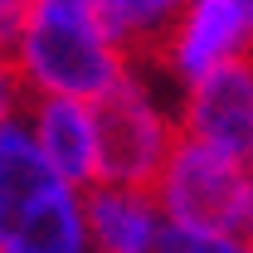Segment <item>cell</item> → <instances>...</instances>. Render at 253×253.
<instances>
[{"mask_svg": "<svg viewBox=\"0 0 253 253\" xmlns=\"http://www.w3.org/2000/svg\"><path fill=\"white\" fill-rule=\"evenodd\" d=\"M10 68L25 97L97 102L126 73V54L107 39L93 0H30Z\"/></svg>", "mask_w": 253, "mask_h": 253, "instance_id": "cell-1", "label": "cell"}, {"mask_svg": "<svg viewBox=\"0 0 253 253\" xmlns=\"http://www.w3.org/2000/svg\"><path fill=\"white\" fill-rule=\"evenodd\" d=\"M0 253H88L83 195L44 166L20 117L0 126Z\"/></svg>", "mask_w": 253, "mask_h": 253, "instance_id": "cell-2", "label": "cell"}, {"mask_svg": "<svg viewBox=\"0 0 253 253\" xmlns=\"http://www.w3.org/2000/svg\"><path fill=\"white\" fill-rule=\"evenodd\" d=\"M97 112V170L107 185H146L161 175L180 131L146 63H126V73L93 102Z\"/></svg>", "mask_w": 253, "mask_h": 253, "instance_id": "cell-3", "label": "cell"}, {"mask_svg": "<svg viewBox=\"0 0 253 253\" xmlns=\"http://www.w3.org/2000/svg\"><path fill=\"white\" fill-rule=\"evenodd\" d=\"M151 195L161 205V219L175 229L200 234H234L249 239L253 229V175L249 161L219 156L210 146L175 141L161 175L151 180Z\"/></svg>", "mask_w": 253, "mask_h": 253, "instance_id": "cell-4", "label": "cell"}, {"mask_svg": "<svg viewBox=\"0 0 253 253\" xmlns=\"http://www.w3.org/2000/svg\"><path fill=\"white\" fill-rule=\"evenodd\" d=\"M249 34H253V10L244 0H190L180 20L156 49V68H166L180 88L214 73L224 63L249 59Z\"/></svg>", "mask_w": 253, "mask_h": 253, "instance_id": "cell-5", "label": "cell"}, {"mask_svg": "<svg viewBox=\"0 0 253 253\" xmlns=\"http://www.w3.org/2000/svg\"><path fill=\"white\" fill-rule=\"evenodd\" d=\"M180 141L210 146L219 156L249 161L253 151V68L249 59L224 63L214 73L185 83V97L175 107Z\"/></svg>", "mask_w": 253, "mask_h": 253, "instance_id": "cell-6", "label": "cell"}, {"mask_svg": "<svg viewBox=\"0 0 253 253\" xmlns=\"http://www.w3.org/2000/svg\"><path fill=\"white\" fill-rule=\"evenodd\" d=\"M20 122L30 131L34 151L44 166L59 175L68 190H93L102 180L97 170V112L93 102H73V97H25Z\"/></svg>", "mask_w": 253, "mask_h": 253, "instance_id": "cell-7", "label": "cell"}, {"mask_svg": "<svg viewBox=\"0 0 253 253\" xmlns=\"http://www.w3.org/2000/svg\"><path fill=\"white\" fill-rule=\"evenodd\" d=\"M166 219L146 185H107L83 190V234L88 253H156Z\"/></svg>", "mask_w": 253, "mask_h": 253, "instance_id": "cell-8", "label": "cell"}, {"mask_svg": "<svg viewBox=\"0 0 253 253\" xmlns=\"http://www.w3.org/2000/svg\"><path fill=\"white\" fill-rule=\"evenodd\" d=\"M93 5L107 39L126 54V63H151L190 0H93Z\"/></svg>", "mask_w": 253, "mask_h": 253, "instance_id": "cell-9", "label": "cell"}, {"mask_svg": "<svg viewBox=\"0 0 253 253\" xmlns=\"http://www.w3.org/2000/svg\"><path fill=\"white\" fill-rule=\"evenodd\" d=\"M156 253H253V249L249 239H234V234H200V229L166 224L156 239Z\"/></svg>", "mask_w": 253, "mask_h": 253, "instance_id": "cell-10", "label": "cell"}, {"mask_svg": "<svg viewBox=\"0 0 253 253\" xmlns=\"http://www.w3.org/2000/svg\"><path fill=\"white\" fill-rule=\"evenodd\" d=\"M20 107H25V88H20L15 68L0 59V126H5V122H15V117H20Z\"/></svg>", "mask_w": 253, "mask_h": 253, "instance_id": "cell-11", "label": "cell"}, {"mask_svg": "<svg viewBox=\"0 0 253 253\" xmlns=\"http://www.w3.org/2000/svg\"><path fill=\"white\" fill-rule=\"evenodd\" d=\"M25 5L30 0H0V59H10V49H15V34L25 25Z\"/></svg>", "mask_w": 253, "mask_h": 253, "instance_id": "cell-12", "label": "cell"}, {"mask_svg": "<svg viewBox=\"0 0 253 253\" xmlns=\"http://www.w3.org/2000/svg\"><path fill=\"white\" fill-rule=\"evenodd\" d=\"M244 5H249V10H253V0H244Z\"/></svg>", "mask_w": 253, "mask_h": 253, "instance_id": "cell-13", "label": "cell"}]
</instances>
